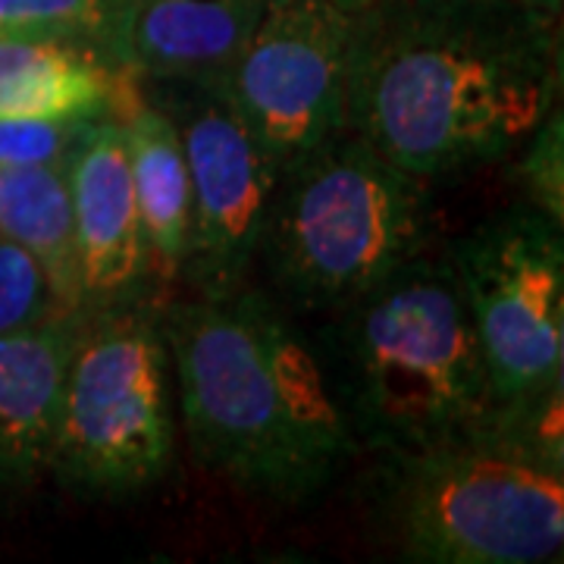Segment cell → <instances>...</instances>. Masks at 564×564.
I'll return each instance as SVG.
<instances>
[{
	"label": "cell",
	"instance_id": "1",
	"mask_svg": "<svg viewBox=\"0 0 564 564\" xmlns=\"http://www.w3.org/2000/svg\"><path fill=\"white\" fill-rule=\"evenodd\" d=\"M562 22L464 0H361L345 129L417 176L502 161L558 104Z\"/></svg>",
	"mask_w": 564,
	"mask_h": 564
},
{
	"label": "cell",
	"instance_id": "2",
	"mask_svg": "<svg viewBox=\"0 0 564 564\" xmlns=\"http://www.w3.org/2000/svg\"><path fill=\"white\" fill-rule=\"evenodd\" d=\"M195 458L245 496L299 505L355 452L343 404L267 295L239 285L161 314Z\"/></svg>",
	"mask_w": 564,
	"mask_h": 564
},
{
	"label": "cell",
	"instance_id": "3",
	"mask_svg": "<svg viewBox=\"0 0 564 564\" xmlns=\"http://www.w3.org/2000/svg\"><path fill=\"white\" fill-rule=\"evenodd\" d=\"M339 404L380 455L474 433L496 414L484 348L445 254H417L339 307Z\"/></svg>",
	"mask_w": 564,
	"mask_h": 564
},
{
	"label": "cell",
	"instance_id": "4",
	"mask_svg": "<svg viewBox=\"0 0 564 564\" xmlns=\"http://www.w3.org/2000/svg\"><path fill=\"white\" fill-rule=\"evenodd\" d=\"M370 502L408 562L536 564L562 555L564 464L499 411L474 433L383 455Z\"/></svg>",
	"mask_w": 564,
	"mask_h": 564
},
{
	"label": "cell",
	"instance_id": "5",
	"mask_svg": "<svg viewBox=\"0 0 564 564\" xmlns=\"http://www.w3.org/2000/svg\"><path fill=\"white\" fill-rule=\"evenodd\" d=\"M426 242V180L343 129L282 173L261 248L292 299L339 311Z\"/></svg>",
	"mask_w": 564,
	"mask_h": 564
},
{
	"label": "cell",
	"instance_id": "6",
	"mask_svg": "<svg viewBox=\"0 0 564 564\" xmlns=\"http://www.w3.org/2000/svg\"><path fill=\"white\" fill-rule=\"evenodd\" d=\"M173 458V361L151 302L85 311L66 358L51 477L91 499L139 496Z\"/></svg>",
	"mask_w": 564,
	"mask_h": 564
},
{
	"label": "cell",
	"instance_id": "7",
	"mask_svg": "<svg viewBox=\"0 0 564 564\" xmlns=\"http://www.w3.org/2000/svg\"><path fill=\"white\" fill-rule=\"evenodd\" d=\"M445 258L484 348L496 408L564 386L562 226L514 207L452 242Z\"/></svg>",
	"mask_w": 564,
	"mask_h": 564
},
{
	"label": "cell",
	"instance_id": "8",
	"mask_svg": "<svg viewBox=\"0 0 564 564\" xmlns=\"http://www.w3.org/2000/svg\"><path fill=\"white\" fill-rule=\"evenodd\" d=\"M358 7L361 0H267L223 85L280 176L345 129V66Z\"/></svg>",
	"mask_w": 564,
	"mask_h": 564
},
{
	"label": "cell",
	"instance_id": "9",
	"mask_svg": "<svg viewBox=\"0 0 564 564\" xmlns=\"http://www.w3.org/2000/svg\"><path fill=\"white\" fill-rule=\"evenodd\" d=\"M163 107L180 129L192 223L182 273L198 295L239 289L261 251L267 217L280 188V170L245 126L220 85L158 82Z\"/></svg>",
	"mask_w": 564,
	"mask_h": 564
},
{
	"label": "cell",
	"instance_id": "10",
	"mask_svg": "<svg viewBox=\"0 0 564 564\" xmlns=\"http://www.w3.org/2000/svg\"><path fill=\"white\" fill-rule=\"evenodd\" d=\"M79 258L82 311L148 302L151 267L120 117H98L63 166Z\"/></svg>",
	"mask_w": 564,
	"mask_h": 564
},
{
	"label": "cell",
	"instance_id": "11",
	"mask_svg": "<svg viewBox=\"0 0 564 564\" xmlns=\"http://www.w3.org/2000/svg\"><path fill=\"white\" fill-rule=\"evenodd\" d=\"M76 317L0 336V505L51 477L66 358Z\"/></svg>",
	"mask_w": 564,
	"mask_h": 564
},
{
	"label": "cell",
	"instance_id": "12",
	"mask_svg": "<svg viewBox=\"0 0 564 564\" xmlns=\"http://www.w3.org/2000/svg\"><path fill=\"white\" fill-rule=\"evenodd\" d=\"M139 73L51 39L0 35V120L122 117Z\"/></svg>",
	"mask_w": 564,
	"mask_h": 564
},
{
	"label": "cell",
	"instance_id": "13",
	"mask_svg": "<svg viewBox=\"0 0 564 564\" xmlns=\"http://www.w3.org/2000/svg\"><path fill=\"white\" fill-rule=\"evenodd\" d=\"M267 0H139L132 66L151 82L226 85Z\"/></svg>",
	"mask_w": 564,
	"mask_h": 564
},
{
	"label": "cell",
	"instance_id": "14",
	"mask_svg": "<svg viewBox=\"0 0 564 564\" xmlns=\"http://www.w3.org/2000/svg\"><path fill=\"white\" fill-rule=\"evenodd\" d=\"M120 120L129 144L132 188L151 280H180L192 223V182L180 129L163 107L154 101L141 104V98Z\"/></svg>",
	"mask_w": 564,
	"mask_h": 564
},
{
	"label": "cell",
	"instance_id": "15",
	"mask_svg": "<svg viewBox=\"0 0 564 564\" xmlns=\"http://www.w3.org/2000/svg\"><path fill=\"white\" fill-rule=\"evenodd\" d=\"M0 239L29 251L63 307L79 314V258L63 166H0Z\"/></svg>",
	"mask_w": 564,
	"mask_h": 564
},
{
	"label": "cell",
	"instance_id": "16",
	"mask_svg": "<svg viewBox=\"0 0 564 564\" xmlns=\"http://www.w3.org/2000/svg\"><path fill=\"white\" fill-rule=\"evenodd\" d=\"M135 10L139 0H0V35L63 41L135 73Z\"/></svg>",
	"mask_w": 564,
	"mask_h": 564
},
{
	"label": "cell",
	"instance_id": "17",
	"mask_svg": "<svg viewBox=\"0 0 564 564\" xmlns=\"http://www.w3.org/2000/svg\"><path fill=\"white\" fill-rule=\"evenodd\" d=\"M76 317L54 295L41 263L20 245L0 239V336L39 329L47 323Z\"/></svg>",
	"mask_w": 564,
	"mask_h": 564
},
{
	"label": "cell",
	"instance_id": "18",
	"mask_svg": "<svg viewBox=\"0 0 564 564\" xmlns=\"http://www.w3.org/2000/svg\"><path fill=\"white\" fill-rule=\"evenodd\" d=\"M524 158L518 163V176L527 188V207L564 226V117L562 104H555L543 122L524 141Z\"/></svg>",
	"mask_w": 564,
	"mask_h": 564
},
{
	"label": "cell",
	"instance_id": "19",
	"mask_svg": "<svg viewBox=\"0 0 564 564\" xmlns=\"http://www.w3.org/2000/svg\"><path fill=\"white\" fill-rule=\"evenodd\" d=\"M95 120L98 117L0 120V166H66Z\"/></svg>",
	"mask_w": 564,
	"mask_h": 564
},
{
	"label": "cell",
	"instance_id": "20",
	"mask_svg": "<svg viewBox=\"0 0 564 564\" xmlns=\"http://www.w3.org/2000/svg\"><path fill=\"white\" fill-rule=\"evenodd\" d=\"M464 3H477V7H486V10H499V13L543 22H562L564 7V0H464Z\"/></svg>",
	"mask_w": 564,
	"mask_h": 564
}]
</instances>
